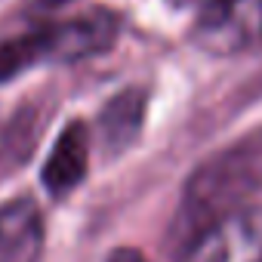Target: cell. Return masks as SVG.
Wrapping results in <instances>:
<instances>
[{"mask_svg":"<svg viewBox=\"0 0 262 262\" xmlns=\"http://www.w3.org/2000/svg\"><path fill=\"white\" fill-rule=\"evenodd\" d=\"M43 31H47V59L77 62L108 50L117 37V22L108 13H86Z\"/></svg>","mask_w":262,"mask_h":262,"instance_id":"cell-4","label":"cell"},{"mask_svg":"<svg viewBox=\"0 0 262 262\" xmlns=\"http://www.w3.org/2000/svg\"><path fill=\"white\" fill-rule=\"evenodd\" d=\"M43 253V216L31 198L0 204V262H37Z\"/></svg>","mask_w":262,"mask_h":262,"instance_id":"cell-5","label":"cell"},{"mask_svg":"<svg viewBox=\"0 0 262 262\" xmlns=\"http://www.w3.org/2000/svg\"><path fill=\"white\" fill-rule=\"evenodd\" d=\"M262 191V129L237 139L207 158L188 179L182 194V219L198 231L250 207Z\"/></svg>","mask_w":262,"mask_h":262,"instance_id":"cell-1","label":"cell"},{"mask_svg":"<svg viewBox=\"0 0 262 262\" xmlns=\"http://www.w3.org/2000/svg\"><path fill=\"white\" fill-rule=\"evenodd\" d=\"M34 62H47V31H31L0 47V80L16 77Z\"/></svg>","mask_w":262,"mask_h":262,"instance_id":"cell-8","label":"cell"},{"mask_svg":"<svg viewBox=\"0 0 262 262\" xmlns=\"http://www.w3.org/2000/svg\"><path fill=\"white\" fill-rule=\"evenodd\" d=\"M179 262H262V207H244L198 231Z\"/></svg>","mask_w":262,"mask_h":262,"instance_id":"cell-3","label":"cell"},{"mask_svg":"<svg viewBox=\"0 0 262 262\" xmlns=\"http://www.w3.org/2000/svg\"><path fill=\"white\" fill-rule=\"evenodd\" d=\"M86 167H90L86 126L80 120H74L59 133L53 151L47 155V164H43V185H47V191L56 194V198L68 194L74 185L83 182Z\"/></svg>","mask_w":262,"mask_h":262,"instance_id":"cell-6","label":"cell"},{"mask_svg":"<svg viewBox=\"0 0 262 262\" xmlns=\"http://www.w3.org/2000/svg\"><path fill=\"white\" fill-rule=\"evenodd\" d=\"M142 96L139 93H123L111 99V105L102 111V139L111 145H126L139 133V114H142Z\"/></svg>","mask_w":262,"mask_h":262,"instance_id":"cell-7","label":"cell"},{"mask_svg":"<svg viewBox=\"0 0 262 262\" xmlns=\"http://www.w3.org/2000/svg\"><path fill=\"white\" fill-rule=\"evenodd\" d=\"M105 262H148L139 250H133V247H117Z\"/></svg>","mask_w":262,"mask_h":262,"instance_id":"cell-9","label":"cell"},{"mask_svg":"<svg viewBox=\"0 0 262 262\" xmlns=\"http://www.w3.org/2000/svg\"><path fill=\"white\" fill-rule=\"evenodd\" d=\"M191 40L213 56H234L262 43V0H213L198 16Z\"/></svg>","mask_w":262,"mask_h":262,"instance_id":"cell-2","label":"cell"}]
</instances>
